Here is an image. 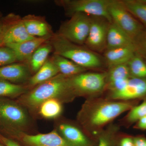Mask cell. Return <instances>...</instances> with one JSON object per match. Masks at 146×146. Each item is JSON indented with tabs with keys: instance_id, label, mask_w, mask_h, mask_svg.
<instances>
[{
	"instance_id": "9a60e30c",
	"label": "cell",
	"mask_w": 146,
	"mask_h": 146,
	"mask_svg": "<svg viewBox=\"0 0 146 146\" xmlns=\"http://www.w3.org/2000/svg\"><path fill=\"white\" fill-rule=\"evenodd\" d=\"M133 46L119 47L106 49L104 52V58L108 68L116 65L127 64L136 53Z\"/></svg>"
},
{
	"instance_id": "2e32d148",
	"label": "cell",
	"mask_w": 146,
	"mask_h": 146,
	"mask_svg": "<svg viewBox=\"0 0 146 146\" xmlns=\"http://www.w3.org/2000/svg\"><path fill=\"white\" fill-rule=\"evenodd\" d=\"M22 20L28 33L33 37H45L54 35L51 27L42 17L29 15Z\"/></svg>"
},
{
	"instance_id": "8fae6325",
	"label": "cell",
	"mask_w": 146,
	"mask_h": 146,
	"mask_svg": "<svg viewBox=\"0 0 146 146\" xmlns=\"http://www.w3.org/2000/svg\"><path fill=\"white\" fill-rule=\"evenodd\" d=\"M146 96V79L131 77L125 86L118 91L110 92L112 99L128 100Z\"/></svg>"
},
{
	"instance_id": "7c38bea8",
	"label": "cell",
	"mask_w": 146,
	"mask_h": 146,
	"mask_svg": "<svg viewBox=\"0 0 146 146\" xmlns=\"http://www.w3.org/2000/svg\"><path fill=\"white\" fill-rule=\"evenodd\" d=\"M53 35L35 37L22 43L8 44L5 46L9 47L14 51L17 61L20 63H28L35 51L42 44L49 41Z\"/></svg>"
},
{
	"instance_id": "1f68e13d",
	"label": "cell",
	"mask_w": 146,
	"mask_h": 146,
	"mask_svg": "<svg viewBox=\"0 0 146 146\" xmlns=\"http://www.w3.org/2000/svg\"><path fill=\"white\" fill-rule=\"evenodd\" d=\"M2 143L5 146H21L16 141L12 139L1 136Z\"/></svg>"
},
{
	"instance_id": "ba28073f",
	"label": "cell",
	"mask_w": 146,
	"mask_h": 146,
	"mask_svg": "<svg viewBox=\"0 0 146 146\" xmlns=\"http://www.w3.org/2000/svg\"><path fill=\"white\" fill-rule=\"evenodd\" d=\"M76 96H91L101 93L106 87V73L84 72L70 77Z\"/></svg>"
},
{
	"instance_id": "30bf717a",
	"label": "cell",
	"mask_w": 146,
	"mask_h": 146,
	"mask_svg": "<svg viewBox=\"0 0 146 146\" xmlns=\"http://www.w3.org/2000/svg\"><path fill=\"white\" fill-rule=\"evenodd\" d=\"M11 136L16 138L24 146H69L56 129L49 133L35 135L15 132Z\"/></svg>"
},
{
	"instance_id": "9c48e42d",
	"label": "cell",
	"mask_w": 146,
	"mask_h": 146,
	"mask_svg": "<svg viewBox=\"0 0 146 146\" xmlns=\"http://www.w3.org/2000/svg\"><path fill=\"white\" fill-rule=\"evenodd\" d=\"M89 34L84 46L94 52H104L106 49L108 31L110 23L102 17L91 16Z\"/></svg>"
},
{
	"instance_id": "ac0fdd59",
	"label": "cell",
	"mask_w": 146,
	"mask_h": 146,
	"mask_svg": "<svg viewBox=\"0 0 146 146\" xmlns=\"http://www.w3.org/2000/svg\"><path fill=\"white\" fill-rule=\"evenodd\" d=\"M126 46L134 47L133 40L115 24L110 23L108 31L106 49Z\"/></svg>"
},
{
	"instance_id": "8d00e7d4",
	"label": "cell",
	"mask_w": 146,
	"mask_h": 146,
	"mask_svg": "<svg viewBox=\"0 0 146 146\" xmlns=\"http://www.w3.org/2000/svg\"><path fill=\"white\" fill-rule=\"evenodd\" d=\"M0 146H3L2 145H1V144H0Z\"/></svg>"
},
{
	"instance_id": "d6986e66",
	"label": "cell",
	"mask_w": 146,
	"mask_h": 146,
	"mask_svg": "<svg viewBox=\"0 0 146 146\" xmlns=\"http://www.w3.org/2000/svg\"><path fill=\"white\" fill-rule=\"evenodd\" d=\"M59 73V70L51 58L48 59L39 70L32 76L27 82L28 88L34 87L53 78Z\"/></svg>"
},
{
	"instance_id": "cb8c5ba5",
	"label": "cell",
	"mask_w": 146,
	"mask_h": 146,
	"mask_svg": "<svg viewBox=\"0 0 146 146\" xmlns=\"http://www.w3.org/2000/svg\"><path fill=\"white\" fill-rule=\"evenodd\" d=\"M29 91L27 86L0 80V97H20Z\"/></svg>"
},
{
	"instance_id": "83f0119b",
	"label": "cell",
	"mask_w": 146,
	"mask_h": 146,
	"mask_svg": "<svg viewBox=\"0 0 146 146\" xmlns=\"http://www.w3.org/2000/svg\"><path fill=\"white\" fill-rule=\"evenodd\" d=\"M16 62L17 58L13 50L5 46L0 47V67Z\"/></svg>"
},
{
	"instance_id": "d4e9b609",
	"label": "cell",
	"mask_w": 146,
	"mask_h": 146,
	"mask_svg": "<svg viewBox=\"0 0 146 146\" xmlns=\"http://www.w3.org/2000/svg\"><path fill=\"white\" fill-rule=\"evenodd\" d=\"M131 76L146 79V61L136 52L127 63Z\"/></svg>"
},
{
	"instance_id": "8992f818",
	"label": "cell",
	"mask_w": 146,
	"mask_h": 146,
	"mask_svg": "<svg viewBox=\"0 0 146 146\" xmlns=\"http://www.w3.org/2000/svg\"><path fill=\"white\" fill-rule=\"evenodd\" d=\"M91 16L76 13L60 26L57 34L77 44L84 46L89 34Z\"/></svg>"
},
{
	"instance_id": "5bb4252c",
	"label": "cell",
	"mask_w": 146,
	"mask_h": 146,
	"mask_svg": "<svg viewBox=\"0 0 146 146\" xmlns=\"http://www.w3.org/2000/svg\"><path fill=\"white\" fill-rule=\"evenodd\" d=\"M56 129L69 146H93L89 138L76 126L61 122L58 125Z\"/></svg>"
},
{
	"instance_id": "d6a6232c",
	"label": "cell",
	"mask_w": 146,
	"mask_h": 146,
	"mask_svg": "<svg viewBox=\"0 0 146 146\" xmlns=\"http://www.w3.org/2000/svg\"><path fill=\"white\" fill-rule=\"evenodd\" d=\"M120 146H134L133 139L129 137L123 138L120 142Z\"/></svg>"
},
{
	"instance_id": "5b68a950",
	"label": "cell",
	"mask_w": 146,
	"mask_h": 146,
	"mask_svg": "<svg viewBox=\"0 0 146 146\" xmlns=\"http://www.w3.org/2000/svg\"><path fill=\"white\" fill-rule=\"evenodd\" d=\"M111 0H61L56 1L62 7L65 14L70 17L76 13L105 18L112 23L108 8Z\"/></svg>"
},
{
	"instance_id": "836d02e7",
	"label": "cell",
	"mask_w": 146,
	"mask_h": 146,
	"mask_svg": "<svg viewBox=\"0 0 146 146\" xmlns=\"http://www.w3.org/2000/svg\"><path fill=\"white\" fill-rule=\"evenodd\" d=\"M133 141L134 146H146V139L143 137H136Z\"/></svg>"
},
{
	"instance_id": "f1b7e54d",
	"label": "cell",
	"mask_w": 146,
	"mask_h": 146,
	"mask_svg": "<svg viewBox=\"0 0 146 146\" xmlns=\"http://www.w3.org/2000/svg\"><path fill=\"white\" fill-rule=\"evenodd\" d=\"M127 119L129 122H138L139 120L146 116V101L141 104L130 110Z\"/></svg>"
},
{
	"instance_id": "74e56055",
	"label": "cell",
	"mask_w": 146,
	"mask_h": 146,
	"mask_svg": "<svg viewBox=\"0 0 146 146\" xmlns=\"http://www.w3.org/2000/svg\"><path fill=\"white\" fill-rule=\"evenodd\" d=\"M0 18H1V16H0Z\"/></svg>"
},
{
	"instance_id": "4dcf8cb0",
	"label": "cell",
	"mask_w": 146,
	"mask_h": 146,
	"mask_svg": "<svg viewBox=\"0 0 146 146\" xmlns=\"http://www.w3.org/2000/svg\"><path fill=\"white\" fill-rule=\"evenodd\" d=\"M112 138L108 134H104L100 137L98 144L97 146H111Z\"/></svg>"
},
{
	"instance_id": "52a82bcc",
	"label": "cell",
	"mask_w": 146,
	"mask_h": 146,
	"mask_svg": "<svg viewBox=\"0 0 146 146\" xmlns=\"http://www.w3.org/2000/svg\"><path fill=\"white\" fill-rule=\"evenodd\" d=\"M108 10L112 23L122 30L132 40L145 29L127 9L122 1L111 0Z\"/></svg>"
},
{
	"instance_id": "277c9868",
	"label": "cell",
	"mask_w": 146,
	"mask_h": 146,
	"mask_svg": "<svg viewBox=\"0 0 146 146\" xmlns=\"http://www.w3.org/2000/svg\"><path fill=\"white\" fill-rule=\"evenodd\" d=\"M26 109L18 102L0 98V127L10 136L15 132L28 133L32 121Z\"/></svg>"
},
{
	"instance_id": "7402d4cb",
	"label": "cell",
	"mask_w": 146,
	"mask_h": 146,
	"mask_svg": "<svg viewBox=\"0 0 146 146\" xmlns=\"http://www.w3.org/2000/svg\"><path fill=\"white\" fill-rule=\"evenodd\" d=\"M62 103L56 99H50L45 101L39 106L38 113L41 117L48 119L58 117L63 110Z\"/></svg>"
},
{
	"instance_id": "484cf974",
	"label": "cell",
	"mask_w": 146,
	"mask_h": 146,
	"mask_svg": "<svg viewBox=\"0 0 146 146\" xmlns=\"http://www.w3.org/2000/svg\"><path fill=\"white\" fill-rule=\"evenodd\" d=\"M131 77L127 63L111 67L108 68V72H106V86Z\"/></svg>"
},
{
	"instance_id": "e575fe53",
	"label": "cell",
	"mask_w": 146,
	"mask_h": 146,
	"mask_svg": "<svg viewBox=\"0 0 146 146\" xmlns=\"http://www.w3.org/2000/svg\"><path fill=\"white\" fill-rule=\"evenodd\" d=\"M137 127L140 129L146 130V116L138 121Z\"/></svg>"
},
{
	"instance_id": "4fadbf2b",
	"label": "cell",
	"mask_w": 146,
	"mask_h": 146,
	"mask_svg": "<svg viewBox=\"0 0 146 146\" xmlns=\"http://www.w3.org/2000/svg\"><path fill=\"white\" fill-rule=\"evenodd\" d=\"M31 73L28 65L13 63L0 67V80L17 84L27 82L31 77Z\"/></svg>"
},
{
	"instance_id": "603a6c76",
	"label": "cell",
	"mask_w": 146,
	"mask_h": 146,
	"mask_svg": "<svg viewBox=\"0 0 146 146\" xmlns=\"http://www.w3.org/2000/svg\"><path fill=\"white\" fill-rule=\"evenodd\" d=\"M130 13L146 28V0H123Z\"/></svg>"
},
{
	"instance_id": "f546056e",
	"label": "cell",
	"mask_w": 146,
	"mask_h": 146,
	"mask_svg": "<svg viewBox=\"0 0 146 146\" xmlns=\"http://www.w3.org/2000/svg\"><path fill=\"white\" fill-rule=\"evenodd\" d=\"M18 16L15 14H10L5 17L0 18V47L4 46V38L6 33Z\"/></svg>"
},
{
	"instance_id": "4316f807",
	"label": "cell",
	"mask_w": 146,
	"mask_h": 146,
	"mask_svg": "<svg viewBox=\"0 0 146 146\" xmlns=\"http://www.w3.org/2000/svg\"><path fill=\"white\" fill-rule=\"evenodd\" d=\"M133 44L136 52L146 61V28L133 39Z\"/></svg>"
},
{
	"instance_id": "6da1fadb",
	"label": "cell",
	"mask_w": 146,
	"mask_h": 146,
	"mask_svg": "<svg viewBox=\"0 0 146 146\" xmlns=\"http://www.w3.org/2000/svg\"><path fill=\"white\" fill-rule=\"evenodd\" d=\"M76 96L70 83V77L59 74L29 90L19 97L17 102L26 109L35 111L47 100L56 99L63 103L71 101Z\"/></svg>"
},
{
	"instance_id": "3957f363",
	"label": "cell",
	"mask_w": 146,
	"mask_h": 146,
	"mask_svg": "<svg viewBox=\"0 0 146 146\" xmlns=\"http://www.w3.org/2000/svg\"><path fill=\"white\" fill-rule=\"evenodd\" d=\"M133 107L127 101H102L96 103L91 107L84 106L80 114V122L85 127L96 130L107 124L123 112Z\"/></svg>"
},
{
	"instance_id": "e0dca14e",
	"label": "cell",
	"mask_w": 146,
	"mask_h": 146,
	"mask_svg": "<svg viewBox=\"0 0 146 146\" xmlns=\"http://www.w3.org/2000/svg\"><path fill=\"white\" fill-rule=\"evenodd\" d=\"M35 38L29 34L22 18L19 16L11 25L6 33L3 45L18 44Z\"/></svg>"
},
{
	"instance_id": "d590c367",
	"label": "cell",
	"mask_w": 146,
	"mask_h": 146,
	"mask_svg": "<svg viewBox=\"0 0 146 146\" xmlns=\"http://www.w3.org/2000/svg\"><path fill=\"white\" fill-rule=\"evenodd\" d=\"M0 143H2L1 135H0Z\"/></svg>"
},
{
	"instance_id": "ffe728a7",
	"label": "cell",
	"mask_w": 146,
	"mask_h": 146,
	"mask_svg": "<svg viewBox=\"0 0 146 146\" xmlns=\"http://www.w3.org/2000/svg\"><path fill=\"white\" fill-rule=\"evenodd\" d=\"M51 58L57 67L59 73L66 76L76 75L84 72L87 70L72 60L59 55L54 54Z\"/></svg>"
},
{
	"instance_id": "44dd1931",
	"label": "cell",
	"mask_w": 146,
	"mask_h": 146,
	"mask_svg": "<svg viewBox=\"0 0 146 146\" xmlns=\"http://www.w3.org/2000/svg\"><path fill=\"white\" fill-rule=\"evenodd\" d=\"M53 50L52 45L48 41L39 47L33 53L28 63L31 72H36L48 60L50 53Z\"/></svg>"
},
{
	"instance_id": "7a4b0ae2",
	"label": "cell",
	"mask_w": 146,
	"mask_h": 146,
	"mask_svg": "<svg viewBox=\"0 0 146 146\" xmlns=\"http://www.w3.org/2000/svg\"><path fill=\"white\" fill-rule=\"evenodd\" d=\"M50 42L54 54L66 58L86 70L106 67L103 56L84 45L73 43L58 34H54Z\"/></svg>"
}]
</instances>
